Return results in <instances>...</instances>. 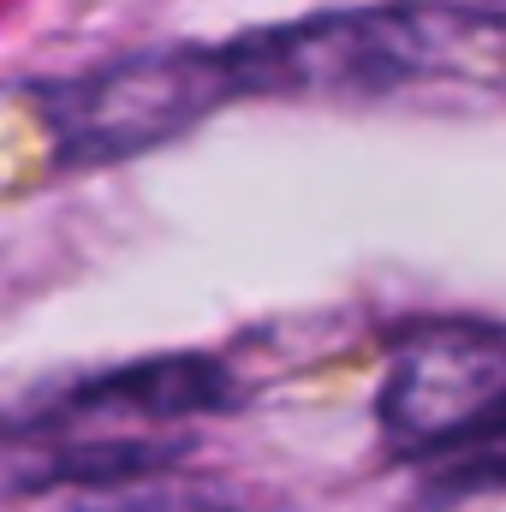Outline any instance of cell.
Masks as SVG:
<instances>
[{
    "label": "cell",
    "mask_w": 506,
    "mask_h": 512,
    "mask_svg": "<svg viewBox=\"0 0 506 512\" xmlns=\"http://www.w3.org/2000/svg\"><path fill=\"white\" fill-rule=\"evenodd\" d=\"M506 399V340L489 328H423L387 364L381 435L405 459H429Z\"/></svg>",
    "instance_id": "3957f363"
},
{
    "label": "cell",
    "mask_w": 506,
    "mask_h": 512,
    "mask_svg": "<svg viewBox=\"0 0 506 512\" xmlns=\"http://www.w3.org/2000/svg\"><path fill=\"white\" fill-rule=\"evenodd\" d=\"M239 405V382L227 376V364L215 358H149V364H126L114 376L60 393L54 405L36 411V423H72V417H197V411H227Z\"/></svg>",
    "instance_id": "277c9868"
},
{
    "label": "cell",
    "mask_w": 506,
    "mask_h": 512,
    "mask_svg": "<svg viewBox=\"0 0 506 512\" xmlns=\"http://www.w3.org/2000/svg\"><path fill=\"white\" fill-rule=\"evenodd\" d=\"M233 96L370 102L429 78H506V18L477 6H358L221 42Z\"/></svg>",
    "instance_id": "6da1fadb"
},
{
    "label": "cell",
    "mask_w": 506,
    "mask_h": 512,
    "mask_svg": "<svg viewBox=\"0 0 506 512\" xmlns=\"http://www.w3.org/2000/svg\"><path fill=\"white\" fill-rule=\"evenodd\" d=\"M66 512H239V507L221 501V495H209V489H185V483H161V477H149V483L108 489V495L78 501V507H66Z\"/></svg>",
    "instance_id": "52a82bcc"
},
{
    "label": "cell",
    "mask_w": 506,
    "mask_h": 512,
    "mask_svg": "<svg viewBox=\"0 0 506 512\" xmlns=\"http://www.w3.org/2000/svg\"><path fill=\"white\" fill-rule=\"evenodd\" d=\"M185 441H72V447H12V495L30 489H84V495H108L161 477L167 465H179Z\"/></svg>",
    "instance_id": "5b68a950"
},
{
    "label": "cell",
    "mask_w": 506,
    "mask_h": 512,
    "mask_svg": "<svg viewBox=\"0 0 506 512\" xmlns=\"http://www.w3.org/2000/svg\"><path fill=\"white\" fill-rule=\"evenodd\" d=\"M483 495H506V399L459 441L417 459V507H465Z\"/></svg>",
    "instance_id": "8992f818"
},
{
    "label": "cell",
    "mask_w": 506,
    "mask_h": 512,
    "mask_svg": "<svg viewBox=\"0 0 506 512\" xmlns=\"http://www.w3.org/2000/svg\"><path fill=\"white\" fill-rule=\"evenodd\" d=\"M60 167H114L161 149L233 102L221 48H155L30 90Z\"/></svg>",
    "instance_id": "7a4b0ae2"
}]
</instances>
